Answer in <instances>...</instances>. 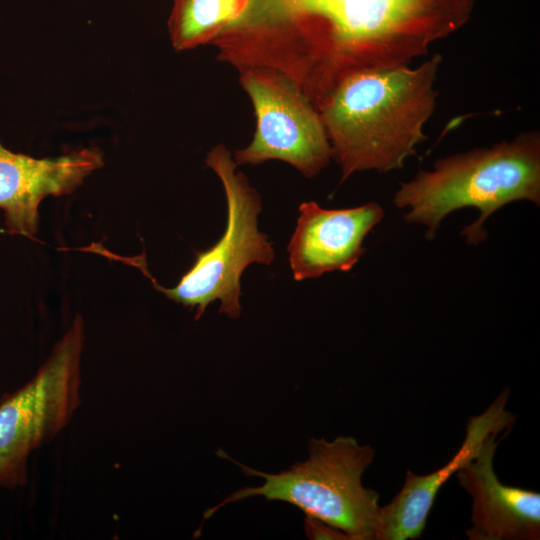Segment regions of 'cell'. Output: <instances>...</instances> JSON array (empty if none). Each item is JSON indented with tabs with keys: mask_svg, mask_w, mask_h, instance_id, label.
<instances>
[{
	"mask_svg": "<svg viewBox=\"0 0 540 540\" xmlns=\"http://www.w3.org/2000/svg\"><path fill=\"white\" fill-rule=\"evenodd\" d=\"M477 0H249L212 42L240 70L275 69L315 105L343 76L410 65L464 27Z\"/></svg>",
	"mask_w": 540,
	"mask_h": 540,
	"instance_id": "cell-1",
	"label": "cell"
},
{
	"mask_svg": "<svg viewBox=\"0 0 540 540\" xmlns=\"http://www.w3.org/2000/svg\"><path fill=\"white\" fill-rule=\"evenodd\" d=\"M442 61L436 53L416 67L354 71L316 103L341 183L357 172L399 170L417 155L435 111Z\"/></svg>",
	"mask_w": 540,
	"mask_h": 540,
	"instance_id": "cell-2",
	"label": "cell"
},
{
	"mask_svg": "<svg viewBox=\"0 0 540 540\" xmlns=\"http://www.w3.org/2000/svg\"><path fill=\"white\" fill-rule=\"evenodd\" d=\"M523 200L540 206L538 130L439 158L432 170H419L414 178L400 183L393 196L397 208L407 209L404 220L426 226L429 240L452 212L477 209L479 217L460 233L473 246L487 238L484 223L494 212Z\"/></svg>",
	"mask_w": 540,
	"mask_h": 540,
	"instance_id": "cell-3",
	"label": "cell"
},
{
	"mask_svg": "<svg viewBox=\"0 0 540 540\" xmlns=\"http://www.w3.org/2000/svg\"><path fill=\"white\" fill-rule=\"evenodd\" d=\"M309 456L279 473H265L230 458L247 476L260 477L262 485L244 487L205 511L208 518L226 504L262 496L301 509L307 517L320 520L342 531L348 540H377L381 524L379 495L362 484V475L373 463L375 450L360 445L351 436L332 441L312 438Z\"/></svg>",
	"mask_w": 540,
	"mask_h": 540,
	"instance_id": "cell-4",
	"label": "cell"
},
{
	"mask_svg": "<svg viewBox=\"0 0 540 540\" xmlns=\"http://www.w3.org/2000/svg\"><path fill=\"white\" fill-rule=\"evenodd\" d=\"M205 163L220 179L226 196L227 221L220 239L209 249L197 252L193 265L171 288L157 283L144 253L119 256V260L138 268L168 299L195 310V320L217 300L220 313L237 319L241 313L242 273L251 264L270 265L275 251L268 236L258 229L261 197L247 177L236 170L237 164L225 145L212 147Z\"/></svg>",
	"mask_w": 540,
	"mask_h": 540,
	"instance_id": "cell-5",
	"label": "cell"
},
{
	"mask_svg": "<svg viewBox=\"0 0 540 540\" xmlns=\"http://www.w3.org/2000/svg\"><path fill=\"white\" fill-rule=\"evenodd\" d=\"M84 339L77 315L36 374L0 400V486H24L31 453L52 441L79 407Z\"/></svg>",
	"mask_w": 540,
	"mask_h": 540,
	"instance_id": "cell-6",
	"label": "cell"
},
{
	"mask_svg": "<svg viewBox=\"0 0 540 540\" xmlns=\"http://www.w3.org/2000/svg\"><path fill=\"white\" fill-rule=\"evenodd\" d=\"M238 72L256 128L251 142L233 153L237 166L279 160L307 178L320 174L329 165L332 150L320 114L306 94L272 68L251 66Z\"/></svg>",
	"mask_w": 540,
	"mask_h": 540,
	"instance_id": "cell-7",
	"label": "cell"
},
{
	"mask_svg": "<svg viewBox=\"0 0 540 540\" xmlns=\"http://www.w3.org/2000/svg\"><path fill=\"white\" fill-rule=\"evenodd\" d=\"M103 165L98 148L35 158L13 152L0 142V209L6 232L35 239L42 200L74 192Z\"/></svg>",
	"mask_w": 540,
	"mask_h": 540,
	"instance_id": "cell-8",
	"label": "cell"
},
{
	"mask_svg": "<svg viewBox=\"0 0 540 540\" xmlns=\"http://www.w3.org/2000/svg\"><path fill=\"white\" fill-rule=\"evenodd\" d=\"M384 215L376 202L342 209H326L314 201L301 203L287 246L294 280L350 271L366 252L365 238Z\"/></svg>",
	"mask_w": 540,
	"mask_h": 540,
	"instance_id": "cell-9",
	"label": "cell"
},
{
	"mask_svg": "<svg viewBox=\"0 0 540 540\" xmlns=\"http://www.w3.org/2000/svg\"><path fill=\"white\" fill-rule=\"evenodd\" d=\"M509 394L505 388L484 412L468 420L460 448L445 465L425 475L406 471L402 489L390 503L381 506L377 540H406L421 536L439 489L477 454L491 435L510 433L516 415L506 410Z\"/></svg>",
	"mask_w": 540,
	"mask_h": 540,
	"instance_id": "cell-10",
	"label": "cell"
},
{
	"mask_svg": "<svg viewBox=\"0 0 540 540\" xmlns=\"http://www.w3.org/2000/svg\"><path fill=\"white\" fill-rule=\"evenodd\" d=\"M507 434L508 433H503ZM493 434L456 476L472 498L470 540H538L540 494L500 482L493 459L506 436Z\"/></svg>",
	"mask_w": 540,
	"mask_h": 540,
	"instance_id": "cell-11",
	"label": "cell"
},
{
	"mask_svg": "<svg viewBox=\"0 0 540 540\" xmlns=\"http://www.w3.org/2000/svg\"><path fill=\"white\" fill-rule=\"evenodd\" d=\"M249 0H172L170 42L182 52L211 44L243 12Z\"/></svg>",
	"mask_w": 540,
	"mask_h": 540,
	"instance_id": "cell-12",
	"label": "cell"
},
{
	"mask_svg": "<svg viewBox=\"0 0 540 540\" xmlns=\"http://www.w3.org/2000/svg\"><path fill=\"white\" fill-rule=\"evenodd\" d=\"M306 532L312 539H342L348 540L347 536L337 528H334L320 520L307 517L305 522Z\"/></svg>",
	"mask_w": 540,
	"mask_h": 540,
	"instance_id": "cell-13",
	"label": "cell"
}]
</instances>
